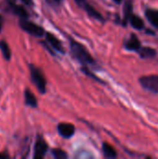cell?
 Segmentation results:
<instances>
[{
	"mask_svg": "<svg viewBox=\"0 0 158 159\" xmlns=\"http://www.w3.org/2000/svg\"><path fill=\"white\" fill-rule=\"evenodd\" d=\"M70 50L74 58L80 63H82L83 65L95 63L94 59L91 57V55L88 53L86 48L82 44L78 43L77 41L72 38H70Z\"/></svg>",
	"mask_w": 158,
	"mask_h": 159,
	"instance_id": "1",
	"label": "cell"
},
{
	"mask_svg": "<svg viewBox=\"0 0 158 159\" xmlns=\"http://www.w3.org/2000/svg\"><path fill=\"white\" fill-rule=\"evenodd\" d=\"M29 70H30V75L33 83L36 87L37 90L41 94H45L47 91V80L42 73V71L34 66V64H29Z\"/></svg>",
	"mask_w": 158,
	"mask_h": 159,
	"instance_id": "2",
	"label": "cell"
},
{
	"mask_svg": "<svg viewBox=\"0 0 158 159\" xmlns=\"http://www.w3.org/2000/svg\"><path fill=\"white\" fill-rule=\"evenodd\" d=\"M20 27L26 32L27 34L35 36V37H42L45 35V30L43 27H41L40 25H37L36 23L28 20L27 19H20V20L19 21Z\"/></svg>",
	"mask_w": 158,
	"mask_h": 159,
	"instance_id": "3",
	"label": "cell"
},
{
	"mask_svg": "<svg viewBox=\"0 0 158 159\" xmlns=\"http://www.w3.org/2000/svg\"><path fill=\"white\" fill-rule=\"evenodd\" d=\"M140 83L143 89L158 93V75H146L140 78Z\"/></svg>",
	"mask_w": 158,
	"mask_h": 159,
	"instance_id": "4",
	"label": "cell"
},
{
	"mask_svg": "<svg viewBox=\"0 0 158 159\" xmlns=\"http://www.w3.org/2000/svg\"><path fill=\"white\" fill-rule=\"evenodd\" d=\"M44 36L46 38L47 43L50 46V48H52V50H55V51L60 52L61 54H64L65 53V50H64V48H63L62 43L60 41V39L55 34H51L49 32H46Z\"/></svg>",
	"mask_w": 158,
	"mask_h": 159,
	"instance_id": "5",
	"label": "cell"
},
{
	"mask_svg": "<svg viewBox=\"0 0 158 159\" xmlns=\"http://www.w3.org/2000/svg\"><path fill=\"white\" fill-rule=\"evenodd\" d=\"M47 149H48V146L47 143L41 137H37L36 142L34 143V158L42 159L46 156Z\"/></svg>",
	"mask_w": 158,
	"mask_h": 159,
	"instance_id": "6",
	"label": "cell"
},
{
	"mask_svg": "<svg viewBox=\"0 0 158 159\" xmlns=\"http://www.w3.org/2000/svg\"><path fill=\"white\" fill-rule=\"evenodd\" d=\"M58 133L64 139L72 138L75 133V128L70 123H60L57 127Z\"/></svg>",
	"mask_w": 158,
	"mask_h": 159,
	"instance_id": "7",
	"label": "cell"
},
{
	"mask_svg": "<svg viewBox=\"0 0 158 159\" xmlns=\"http://www.w3.org/2000/svg\"><path fill=\"white\" fill-rule=\"evenodd\" d=\"M7 3L10 8V10L17 15L18 17H20V19H28L29 17V13L27 12V10L20 5H18L17 3H15L13 0H7Z\"/></svg>",
	"mask_w": 158,
	"mask_h": 159,
	"instance_id": "8",
	"label": "cell"
},
{
	"mask_svg": "<svg viewBox=\"0 0 158 159\" xmlns=\"http://www.w3.org/2000/svg\"><path fill=\"white\" fill-rule=\"evenodd\" d=\"M80 7L84 8V10L88 13V15L89 17H91V18L97 20H99V21H101V22H104V18L102 17V15L98 10H96L91 5H89L87 1L84 2V3L81 5Z\"/></svg>",
	"mask_w": 158,
	"mask_h": 159,
	"instance_id": "9",
	"label": "cell"
},
{
	"mask_svg": "<svg viewBox=\"0 0 158 159\" xmlns=\"http://www.w3.org/2000/svg\"><path fill=\"white\" fill-rule=\"evenodd\" d=\"M124 46L126 49L130 50V51H139V49L142 48L139 38L134 34H130L129 38L125 42Z\"/></svg>",
	"mask_w": 158,
	"mask_h": 159,
	"instance_id": "10",
	"label": "cell"
},
{
	"mask_svg": "<svg viewBox=\"0 0 158 159\" xmlns=\"http://www.w3.org/2000/svg\"><path fill=\"white\" fill-rule=\"evenodd\" d=\"M24 102L27 106L35 108L37 107V100L34 93L30 91L29 89H25L24 91Z\"/></svg>",
	"mask_w": 158,
	"mask_h": 159,
	"instance_id": "11",
	"label": "cell"
},
{
	"mask_svg": "<svg viewBox=\"0 0 158 159\" xmlns=\"http://www.w3.org/2000/svg\"><path fill=\"white\" fill-rule=\"evenodd\" d=\"M145 16L147 20L151 22V24L158 29V9L148 8L145 11Z\"/></svg>",
	"mask_w": 158,
	"mask_h": 159,
	"instance_id": "12",
	"label": "cell"
},
{
	"mask_svg": "<svg viewBox=\"0 0 158 159\" xmlns=\"http://www.w3.org/2000/svg\"><path fill=\"white\" fill-rule=\"evenodd\" d=\"M129 20L131 24V26L136 29V30H142L143 29L144 27V22L143 20H142V18H140L139 16L137 15H134V14H131L129 18Z\"/></svg>",
	"mask_w": 158,
	"mask_h": 159,
	"instance_id": "13",
	"label": "cell"
},
{
	"mask_svg": "<svg viewBox=\"0 0 158 159\" xmlns=\"http://www.w3.org/2000/svg\"><path fill=\"white\" fill-rule=\"evenodd\" d=\"M102 152H103L104 157L107 158H115L117 157V153L115 149L107 143H102Z\"/></svg>",
	"mask_w": 158,
	"mask_h": 159,
	"instance_id": "14",
	"label": "cell"
},
{
	"mask_svg": "<svg viewBox=\"0 0 158 159\" xmlns=\"http://www.w3.org/2000/svg\"><path fill=\"white\" fill-rule=\"evenodd\" d=\"M138 52L140 53V56L143 59H150L156 56V50L149 47L141 48Z\"/></svg>",
	"mask_w": 158,
	"mask_h": 159,
	"instance_id": "15",
	"label": "cell"
},
{
	"mask_svg": "<svg viewBox=\"0 0 158 159\" xmlns=\"http://www.w3.org/2000/svg\"><path fill=\"white\" fill-rule=\"evenodd\" d=\"M0 50L3 55V58L6 61H9L11 58V50L6 41H0Z\"/></svg>",
	"mask_w": 158,
	"mask_h": 159,
	"instance_id": "16",
	"label": "cell"
},
{
	"mask_svg": "<svg viewBox=\"0 0 158 159\" xmlns=\"http://www.w3.org/2000/svg\"><path fill=\"white\" fill-rule=\"evenodd\" d=\"M132 14V4L131 2H127L124 7V20H123V25L126 26L129 16Z\"/></svg>",
	"mask_w": 158,
	"mask_h": 159,
	"instance_id": "17",
	"label": "cell"
},
{
	"mask_svg": "<svg viewBox=\"0 0 158 159\" xmlns=\"http://www.w3.org/2000/svg\"><path fill=\"white\" fill-rule=\"evenodd\" d=\"M52 156L56 159L68 158V155L66 154V152L61 149H58V148H55L52 150Z\"/></svg>",
	"mask_w": 158,
	"mask_h": 159,
	"instance_id": "18",
	"label": "cell"
},
{
	"mask_svg": "<svg viewBox=\"0 0 158 159\" xmlns=\"http://www.w3.org/2000/svg\"><path fill=\"white\" fill-rule=\"evenodd\" d=\"M81 71H82V72H83L85 75H87L88 76H89V77H91V78L95 79L96 81H99V82H102V83H103V82H102L101 79H99V78H98V77H97V76L94 75V74H92V73L90 72V70H88V67H87L86 65H84V66L81 68Z\"/></svg>",
	"mask_w": 158,
	"mask_h": 159,
	"instance_id": "19",
	"label": "cell"
},
{
	"mask_svg": "<svg viewBox=\"0 0 158 159\" xmlns=\"http://www.w3.org/2000/svg\"><path fill=\"white\" fill-rule=\"evenodd\" d=\"M21 3H23L24 5L27 6H34V1L33 0H20Z\"/></svg>",
	"mask_w": 158,
	"mask_h": 159,
	"instance_id": "20",
	"label": "cell"
},
{
	"mask_svg": "<svg viewBox=\"0 0 158 159\" xmlns=\"http://www.w3.org/2000/svg\"><path fill=\"white\" fill-rule=\"evenodd\" d=\"M7 158H9V156H8L7 153H5V152L0 153V159H7Z\"/></svg>",
	"mask_w": 158,
	"mask_h": 159,
	"instance_id": "21",
	"label": "cell"
},
{
	"mask_svg": "<svg viewBox=\"0 0 158 159\" xmlns=\"http://www.w3.org/2000/svg\"><path fill=\"white\" fill-rule=\"evenodd\" d=\"M51 2L54 4V5H61L62 0H51Z\"/></svg>",
	"mask_w": 158,
	"mask_h": 159,
	"instance_id": "22",
	"label": "cell"
},
{
	"mask_svg": "<svg viewBox=\"0 0 158 159\" xmlns=\"http://www.w3.org/2000/svg\"><path fill=\"white\" fill-rule=\"evenodd\" d=\"M75 1V3L79 6V7H81V5L84 3V2H86L87 0H74Z\"/></svg>",
	"mask_w": 158,
	"mask_h": 159,
	"instance_id": "23",
	"label": "cell"
},
{
	"mask_svg": "<svg viewBox=\"0 0 158 159\" xmlns=\"http://www.w3.org/2000/svg\"><path fill=\"white\" fill-rule=\"evenodd\" d=\"M2 22H3V20H2V17L0 16V31H1V29H2Z\"/></svg>",
	"mask_w": 158,
	"mask_h": 159,
	"instance_id": "24",
	"label": "cell"
},
{
	"mask_svg": "<svg viewBox=\"0 0 158 159\" xmlns=\"http://www.w3.org/2000/svg\"><path fill=\"white\" fill-rule=\"evenodd\" d=\"M116 4H120L121 2H122V0H114Z\"/></svg>",
	"mask_w": 158,
	"mask_h": 159,
	"instance_id": "25",
	"label": "cell"
}]
</instances>
